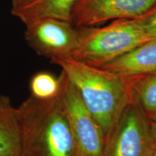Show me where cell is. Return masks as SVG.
Instances as JSON below:
<instances>
[{
  "label": "cell",
  "mask_w": 156,
  "mask_h": 156,
  "mask_svg": "<svg viewBox=\"0 0 156 156\" xmlns=\"http://www.w3.org/2000/svg\"><path fill=\"white\" fill-rule=\"evenodd\" d=\"M51 62L62 69L100 125L105 139L132 103L131 79L73 58Z\"/></svg>",
  "instance_id": "6da1fadb"
},
{
  "label": "cell",
  "mask_w": 156,
  "mask_h": 156,
  "mask_svg": "<svg viewBox=\"0 0 156 156\" xmlns=\"http://www.w3.org/2000/svg\"><path fill=\"white\" fill-rule=\"evenodd\" d=\"M18 111L20 156H79L60 93L48 100L30 95Z\"/></svg>",
  "instance_id": "7a4b0ae2"
},
{
  "label": "cell",
  "mask_w": 156,
  "mask_h": 156,
  "mask_svg": "<svg viewBox=\"0 0 156 156\" xmlns=\"http://www.w3.org/2000/svg\"><path fill=\"white\" fill-rule=\"evenodd\" d=\"M79 43L73 57L101 67L149 41L135 19L116 20L101 27H77Z\"/></svg>",
  "instance_id": "3957f363"
},
{
  "label": "cell",
  "mask_w": 156,
  "mask_h": 156,
  "mask_svg": "<svg viewBox=\"0 0 156 156\" xmlns=\"http://www.w3.org/2000/svg\"><path fill=\"white\" fill-rule=\"evenodd\" d=\"M155 143L150 119L132 101L105 139L102 156H149Z\"/></svg>",
  "instance_id": "277c9868"
},
{
  "label": "cell",
  "mask_w": 156,
  "mask_h": 156,
  "mask_svg": "<svg viewBox=\"0 0 156 156\" xmlns=\"http://www.w3.org/2000/svg\"><path fill=\"white\" fill-rule=\"evenodd\" d=\"M60 98L77 145L79 156H102L105 136L100 125L62 72Z\"/></svg>",
  "instance_id": "5b68a950"
},
{
  "label": "cell",
  "mask_w": 156,
  "mask_h": 156,
  "mask_svg": "<svg viewBox=\"0 0 156 156\" xmlns=\"http://www.w3.org/2000/svg\"><path fill=\"white\" fill-rule=\"evenodd\" d=\"M25 40L38 55L51 60L72 58L78 46L79 31L71 22L44 18L25 25Z\"/></svg>",
  "instance_id": "8992f818"
},
{
  "label": "cell",
  "mask_w": 156,
  "mask_h": 156,
  "mask_svg": "<svg viewBox=\"0 0 156 156\" xmlns=\"http://www.w3.org/2000/svg\"><path fill=\"white\" fill-rule=\"evenodd\" d=\"M156 5V0H79L72 11L76 27H92L109 20L135 19Z\"/></svg>",
  "instance_id": "52a82bcc"
},
{
  "label": "cell",
  "mask_w": 156,
  "mask_h": 156,
  "mask_svg": "<svg viewBox=\"0 0 156 156\" xmlns=\"http://www.w3.org/2000/svg\"><path fill=\"white\" fill-rule=\"evenodd\" d=\"M79 0H12L11 13L24 25L44 18L72 23V11Z\"/></svg>",
  "instance_id": "ba28073f"
},
{
  "label": "cell",
  "mask_w": 156,
  "mask_h": 156,
  "mask_svg": "<svg viewBox=\"0 0 156 156\" xmlns=\"http://www.w3.org/2000/svg\"><path fill=\"white\" fill-rule=\"evenodd\" d=\"M101 68L126 78H134L156 72V40L140 45Z\"/></svg>",
  "instance_id": "9c48e42d"
},
{
  "label": "cell",
  "mask_w": 156,
  "mask_h": 156,
  "mask_svg": "<svg viewBox=\"0 0 156 156\" xmlns=\"http://www.w3.org/2000/svg\"><path fill=\"white\" fill-rule=\"evenodd\" d=\"M0 156H20L18 108L5 95H0Z\"/></svg>",
  "instance_id": "30bf717a"
},
{
  "label": "cell",
  "mask_w": 156,
  "mask_h": 156,
  "mask_svg": "<svg viewBox=\"0 0 156 156\" xmlns=\"http://www.w3.org/2000/svg\"><path fill=\"white\" fill-rule=\"evenodd\" d=\"M131 79L132 101L150 119L156 117V72Z\"/></svg>",
  "instance_id": "8fae6325"
},
{
  "label": "cell",
  "mask_w": 156,
  "mask_h": 156,
  "mask_svg": "<svg viewBox=\"0 0 156 156\" xmlns=\"http://www.w3.org/2000/svg\"><path fill=\"white\" fill-rule=\"evenodd\" d=\"M61 80L46 71L39 72L33 76L30 82V95L38 99L48 100L59 95Z\"/></svg>",
  "instance_id": "7c38bea8"
},
{
  "label": "cell",
  "mask_w": 156,
  "mask_h": 156,
  "mask_svg": "<svg viewBox=\"0 0 156 156\" xmlns=\"http://www.w3.org/2000/svg\"><path fill=\"white\" fill-rule=\"evenodd\" d=\"M150 40H156V5L135 18Z\"/></svg>",
  "instance_id": "4fadbf2b"
},
{
  "label": "cell",
  "mask_w": 156,
  "mask_h": 156,
  "mask_svg": "<svg viewBox=\"0 0 156 156\" xmlns=\"http://www.w3.org/2000/svg\"><path fill=\"white\" fill-rule=\"evenodd\" d=\"M151 121V132L152 135L155 142H156V117L153 119H150Z\"/></svg>",
  "instance_id": "5bb4252c"
},
{
  "label": "cell",
  "mask_w": 156,
  "mask_h": 156,
  "mask_svg": "<svg viewBox=\"0 0 156 156\" xmlns=\"http://www.w3.org/2000/svg\"><path fill=\"white\" fill-rule=\"evenodd\" d=\"M149 156H156V142L155 143V145H154L153 151H152Z\"/></svg>",
  "instance_id": "9a60e30c"
}]
</instances>
